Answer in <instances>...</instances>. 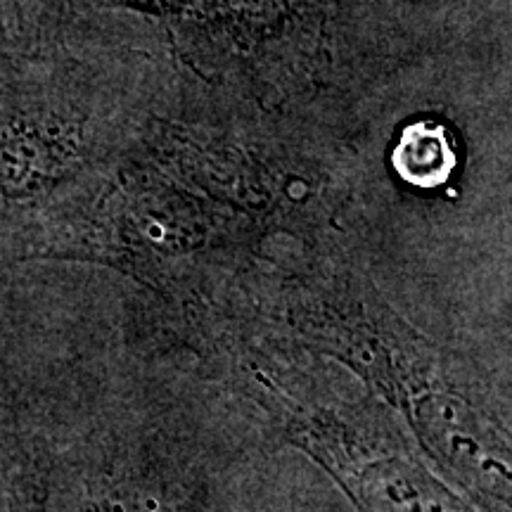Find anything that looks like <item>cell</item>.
Returning a JSON list of instances; mask_svg holds the SVG:
<instances>
[{"label":"cell","instance_id":"obj_4","mask_svg":"<svg viewBox=\"0 0 512 512\" xmlns=\"http://www.w3.org/2000/svg\"><path fill=\"white\" fill-rule=\"evenodd\" d=\"M394 166L401 178L418 188H437L444 183L456 166V152L446 128L432 121L408 126L396 145Z\"/></svg>","mask_w":512,"mask_h":512},{"label":"cell","instance_id":"obj_6","mask_svg":"<svg viewBox=\"0 0 512 512\" xmlns=\"http://www.w3.org/2000/svg\"><path fill=\"white\" fill-rule=\"evenodd\" d=\"M121 3H138V0H121ZM143 5H162V8H166V5H174L178 3V0H140Z\"/></svg>","mask_w":512,"mask_h":512},{"label":"cell","instance_id":"obj_3","mask_svg":"<svg viewBox=\"0 0 512 512\" xmlns=\"http://www.w3.org/2000/svg\"><path fill=\"white\" fill-rule=\"evenodd\" d=\"M53 453L15 420H0V512H46Z\"/></svg>","mask_w":512,"mask_h":512},{"label":"cell","instance_id":"obj_1","mask_svg":"<svg viewBox=\"0 0 512 512\" xmlns=\"http://www.w3.org/2000/svg\"><path fill=\"white\" fill-rule=\"evenodd\" d=\"M261 373L287 396L266 382V394L280 399L292 444L318 460L332 479L347 491L358 512H479L451 484L434 475L432 467L401 434L377 422V415L361 408L306 403L290 394L268 368Z\"/></svg>","mask_w":512,"mask_h":512},{"label":"cell","instance_id":"obj_5","mask_svg":"<svg viewBox=\"0 0 512 512\" xmlns=\"http://www.w3.org/2000/svg\"><path fill=\"white\" fill-rule=\"evenodd\" d=\"M5 5L3 0H0V69H3V38H5Z\"/></svg>","mask_w":512,"mask_h":512},{"label":"cell","instance_id":"obj_2","mask_svg":"<svg viewBox=\"0 0 512 512\" xmlns=\"http://www.w3.org/2000/svg\"><path fill=\"white\" fill-rule=\"evenodd\" d=\"M46 512H209L202 484L110 437L53 456Z\"/></svg>","mask_w":512,"mask_h":512}]
</instances>
